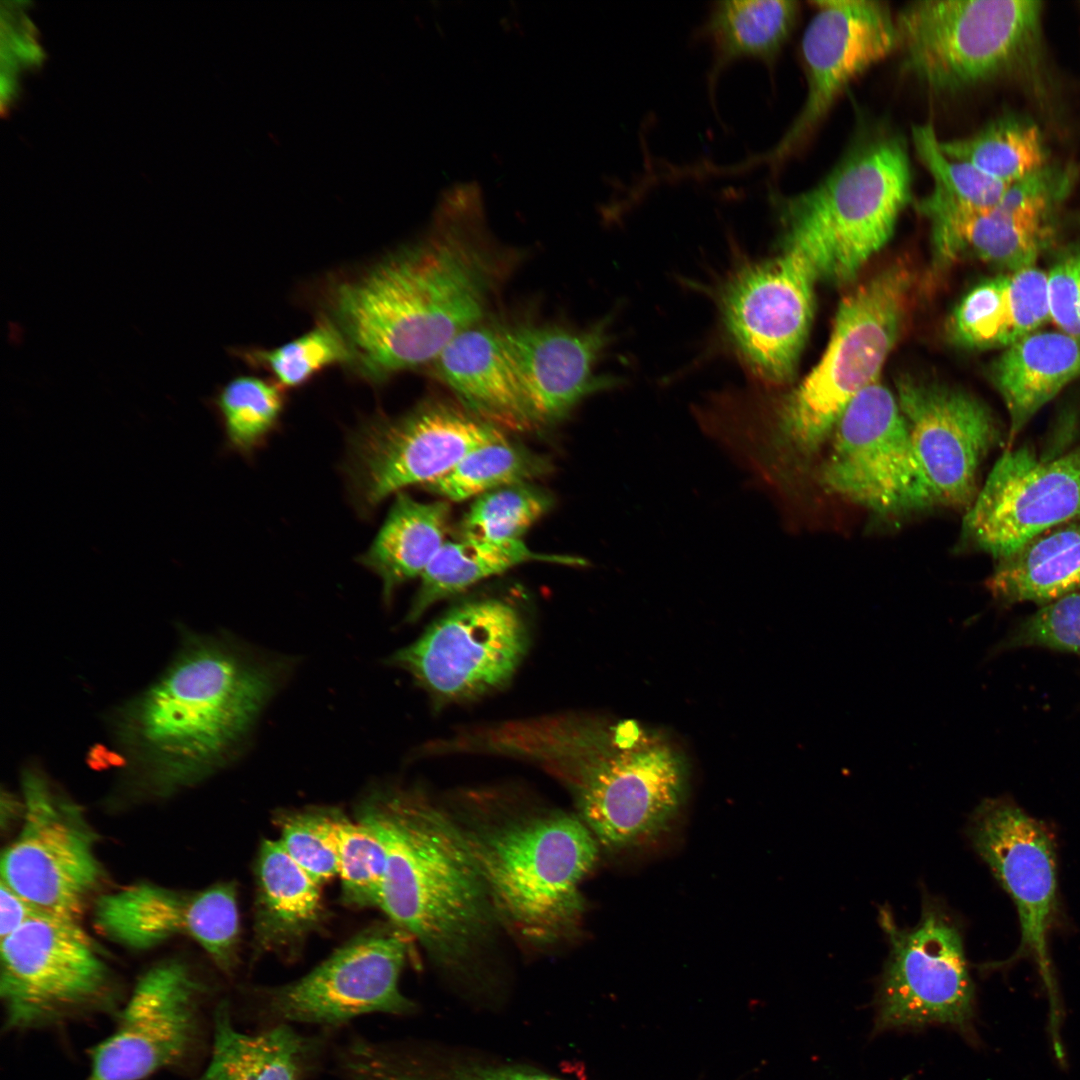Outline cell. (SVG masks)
I'll return each instance as SVG.
<instances>
[{
	"mask_svg": "<svg viewBox=\"0 0 1080 1080\" xmlns=\"http://www.w3.org/2000/svg\"><path fill=\"white\" fill-rule=\"evenodd\" d=\"M439 208L428 236L324 293L322 317L342 334L352 368L367 380L433 363L484 315L493 277L472 235L481 224L480 193L454 186Z\"/></svg>",
	"mask_w": 1080,
	"mask_h": 1080,
	"instance_id": "1",
	"label": "cell"
},
{
	"mask_svg": "<svg viewBox=\"0 0 1080 1080\" xmlns=\"http://www.w3.org/2000/svg\"><path fill=\"white\" fill-rule=\"evenodd\" d=\"M275 680L231 641L182 630L159 676L107 718L120 758L123 800H164L203 782L229 759Z\"/></svg>",
	"mask_w": 1080,
	"mask_h": 1080,
	"instance_id": "2",
	"label": "cell"
},
{
	"mask_svg": "<svg viewBox=\"0 0 1080 1080\" xmlns=\"http://www.w3.org/2000/svg\"><path fill=\"white\" fill-rule=\"evenodd\" d=\"M464 752L527 760L572 792L598 843L620 849L649 840L684 801L688 762L662 732L633 719L573 715L507 721L462 736Z\"/></svg>",
	"mask_w": 1080,
	"mask_h": 1080,
	"instance_id": "3",
	"label": "cell"
},
{
	"mask_svg": "<svg viewBox=\"0 0 1080 1080\" xmlns=\"http://www.w3.org/2000/svg\"><path fill=\"white\" fill-rule=\"evenodd\" d=\"M913 285L905 263L883 267L842 299L822 357L798 386L778 399L746 395L739 430L756 467L779 476L820 451L851 401L879 380L904 327Z\"/></svg>",
	"mask_w": 1080,
	"mask_h": 1080,
	"instance_id": "4",
	"label": "cell"
},
{
	"mask_svg": "<svg viewBox=\"0 0 1080 1080\" xmlns=\"http://www.w3.org/2000/svg\"><path fill=\"white\" fill-rule=\"evenodd\" d=\"M356 819L386 848L378 908L440 967L464 968L497 919L466 833L405 791L373 793Z\"/></svg>",
	"mask_w": 1080,
	"mask_h": 1080,
	"instance_id": "5",
	"label": "cell"
},
{
	"mask_svg": "<svg viewBox=\"0 0 1080 1080\" xmlns=\"http://www.w3.org/2000/svg\"><path fill=\"white\" fill-rule=\"evenodd\" d=\"M911 192L905 140L874 129L855 138L816 185L771 199L784 250L803 259L817 281L845 285L889 241Z\"/></svg>",
	"mask_w": 1080,
	"mask_h": 1080,
	"instance_id": "6",
	"label": "cell"
},
{
	"mask_svg": "<svg viewBox=\"0 0 1080 1080\" xmlns=\"http://www.w3.org/2000/svg\"><path fill=\"white\" fill-rule=\"evenodd\" d=\"M465 833L497 919L536 942L575 928L580 884L598 857V842L580 818L551 813Z\"/></svg>",
	"mask_w": 1080,
	"mask_h": 1080,
	"instance_id": "7",
	"label": "cell"
},
{
	"mask_svg": "<svg viewBox=\"0 0 1080 1080\" xmlns=\"http://www.w3.org/2000/svg\"><path fill=\"white\" fill-rule=\"evenodd\" d=\"M0 996L8 1032L56 1028L120 1008L112 971L79 921L40 911L1 939Z\"/></svg>",
	"mask_w": 1080,
	"mask_h": 1080,
	"instance_id": "8",
	"label": "cell"
},
{
	"mask_svg": "<svg viewBox=\"0 0 1080 1080\" xmlns=\"http://www.w3.org/2000/svg\"><path fill=\"white\" fill-rule=\"evenodd\" d=\"M1036 0H918L896 18L907 72L937 94H953L1014 65L1038 31Z\"/></svg>",
	"mask_w": 1080,
	"mask_h": 1080,
	"instance_id": "9",
	"label": "cell"
},
{
	"mask_svg": "<svg viewBox=\"0 0 1080 1080\" xmlns=\"http://www.w3.org/2000/svg\"><path fill=\"white\" fill-rule=\"evenodd\" d=\"M408 938L393 924L366 928L300 978L247 988L245 1015L265 1027L306 1024L325 1030L370 1014L408 1015L415 1004L399 985Z\"/></svg>",
	"mask_w": 1080,
	"mask_h": 1080,
	"instance_id": "10",
	"label": "cell"
},
{
	"mask_svg": "<svg viewBox=\"0 0 1080 1080\" xmlns=\"http://www.w3.org/2000/svg\"><path fill=\"white\" fill-rule=\"evenodd\" d=\"M889 942L876 995L874 1033L944 1025L971 1036L975 986L963 935L944 904L926 894L919 922L900 927L891 910H879Z\"/></svg>",
	"mask_w": 1080,
	"mask_h": 1080,
	"instance_id": "11",
	"label": "cell"
},
{
	"mask_svg": "<svg viewBox=\"0 0 1080 1080\" xmlns=\"http://www.w3.org/2000/svg\"><path fill=\"white\" fill-rule=\"evenodd\" d=\"M22 823L1 881L37 910L79 921L103 880L97 835L80 805L38 766L21 774Z\"/></svg>",
	"mask_w": 1080,
	"mask_h": 1080,
	"instance_id": "12",
	"label": "cell"
},
{
	"mask_svg": "<svg viewBox=\"0 0 1080 1080\" xmlns=\"http://www.w3.org/2000/svg\"><path fill=\"white\" fill-rule=\"evenodd\" d=\"M503 432L464 405L440 401L369 419L348 440L345 474L353 504L368 515L389 495L422 487L469 452L507 439Z\"/></svg>",
	"mask_w": 1080,
	"mask_h": 1080,
	"instance_id": "13",
	"label": "cell"
},
{
	"mask_svg": "<svg viewBox=\"0 0 1080 1080\" xmlns=\"http://www.w3.org/2000/svg\"><path fill=\"white\" fill-rule=\"evenodd\" d=\"M210 987L180 960L146 970L120 1006L113 1031L89 1051L85 1080H143L188 1067L210 1046Z\"/></svg>",
	"mask_w": 1080,
	"mask_h": 1080,
	"instance_id": "14",
	"label": "cell"
},
{
	"mask_svg": "<svg viewBox=\"0 0 1080 1080\" xmlns=\"http://www.w3.org/2000/svg\"><path fill=\"white\" fill-rule=\"evenodd\" d=\"M831 438L819 472L826 491L881 516L935 505L896 395L880 380L851 401Z\"/></svg>",
	"mask_w": 1080,
	"mask_h": 1080,
	"instance_id": "15",
	"label": "cell"
},
{
	"mask_svg": "<svg viewBox=\"0 0 1080 1080\" xmlns=\"http://www.w3.org/2000/svg\"><path fill=\"white\" fill-rule=\"evenodd\" d=\"M528 630L510 603L485 598L437 619L390 663L409 672L438 702H459L504 686L528 648Z\"/></svg>",
	"mask_w": 1080,
	"mask_h": 1080,
	"instance_id": "16",
	"label": "cell"
},
{
	"mask_svg": "<svg viewBox=\"0 0 1080 1080\" xmlns=\"http://www.w3.org/2000/svg\"><path fill=\"white\" fill-rule=\"evenodd\" d=\"M973 848L1013 901L1020 942L1000 965L1033 961L1051 995L1055 982L1049 939L1061 904L1057 849L1053 834L1007 797L986 798L970 815L967 829Z\"/></svg>",
	"mask_w": 1080,
	"mask_h": 1080,
	"instance_id": "17",
	"label": "cell"
},
{
	"mask_svg": "<svg viewBox=\"0 0 1080 1080\" xmlns=\"http://www.w3.org/2000/svg\"><path fill=\"white\" fill-rule=\"evenodd\" d=\"M1080 519V446L1040 454L1008 448L966 509L962 538L1002 560L1032 539Z\"/></svg>",
	"mask_w": 1080,
	"mask_h": 1080,
	"instance_id": "18",
	"label": "cell"
},
{
	"mask_svg": "<svg viewBox=\"0 0 1080 1080\" xmlns=\"http://www.w3.org/2000/svg\"><path fill=\"white\" fill-rule=\"evenodd\" d=\"M812 270L796 254L741 267L726 283L721 311L737 354L768 387L791 380L814 315Z\"/></svg>",
	"mask_w": 1080,
	"mask_h": 1080,
	"instance_id": "19",
	"label": "cell"
},
{
	"mask_svg": "<svg viewBox=\"0 0 1080 1080\" xmlns=\"http://www.w3.org/2000/svg\"><path fill=\"white\" fill-rule=\"evenodd\" d=\"M815 13L801 42L807 82L803 106L768 153L739 165L777 166L808 141L843 91L898 48L896 18L887 3L873 0L812 2Z\"/></svg>",
	"mask_w": 1080,
	"mask_h": 1080,
	"instance_id": "20",
	"label": "cell"
},
{
	"mask_svg": "<svg viewBox=\"0 0 1080 1080\" xmlns=\"http://www.w3.org/2000/svg\"><path fill=\"white\" fill-rule=\"evenodd\" d=\"M896 398L935 505L968 508L982 461L1002 440L991 410L947 384L901 376Z\"/></svg>",
	"mask_w": 1080,
	"mask_h": 1080,
	"instance_id": "21",
	"label": "cell"
},
{
	"mask_svg": "<svg viewBox=\"0 0 1080 1080\" xmlns=\"http://www.w3.org/2000/svg\"><path fill=\"white\" fill-rule=\"evenodd\" d=\"M94 922L106 937L129 949L146 950L188 936L225 975L232 976L239 966L241 926L233 881L197 891L133 884L100 896Z\"/></svg>",
	"mask_w": 1080,
	"mask_h": 1080,
	"instance_id": "22",
	"label": "cell"
},
{
	"mask_svg": "<svg viewBox=\"0 0 1080 1080\" xmlns=\"http://www.w3.org/2000/svg\"><path fill=\"white\" fill-rule=\"evenodd\" d=\"M1071 168L1046 164L1008 186L1000 201L980 212H956L929 221L933 258L949 265L965 255L1007 269L1035 266L1054 235V216L1074 183Z\"/></svg>",
	"mask_w": 1080,
	"mask_h": 1080,
	"instance_id": "23",
	"label": "cell"
},
{
	"mask_svg": "<svg viewBox=\"0 0 1080 1080\" xmlns=\"http://www.w3.org/2000/svg\"><path fill=\"white\" fill-rule=\"evenodd\" d=\"M537 426L560 421L588 394L607 384L594 374L605 344L601 326L503 328Z\"/></svg>",
	"mask_w": 1080,
	"mask_h": 1080,
	"instance_id": "24",
	"label": "cell"
},
{
	"mask_svg": "<svg viewBox=\"0 0 1080 1080\" xmlns=\"http://www.w3.org/2000/svg\"><path fill=\"white\" fill-rule=\"evenodd\" d=\"M432 364L439 379L477 416L502 430L537 427L503 328L476 324L466 329Z\"/></svg>",
	"mask_w": 1080,
	"mask_h": 1080,
	"instance_id": "25",
	"label": "cell"
},
{
	"mask_svg": "<svg viewBox=\"0 0 1080 1080\" xmlns=\"http://www.w3.org/2000/svg\"><path fill=\"white\" fill-rule=\"evenodd\" d=\"M329 1036L306 1034L291 1024L240 1031L221 1001L213 1010L208 1060L194 1080H310L322 1066Z\"/></svg>",
	"mask_w": 1080,
	"mask_h": 1080,
	"instance_id": "26",
	"label": "cell"
},
{
	"mask_svg": "<svg viewBox=\"0 0 1080 1080\" xmlns=\"http://www.w3.org/2000/svg\"><path fill=\"white\" fill-rule=\"evenodd\" d=\"M252 961L268 954L293 960L327 920L321 885L277 840L264 839L254 863Z\"/></svg>",
	"mask_w": 1080,
	"mask_h": 1080,
	"instance_id": "27",
	"label": "cell"
},
{
	"mask_svg": "<svg viewBox=\"0 0 1080 1080\" xmlns=\"http://www.w3.org/2000/svg\"><path fill=\"white\" fill-rule=\"evenodd\" d=\"M1009 414V443L1035 414L1080 377V341L1060 331H1035L1004 348L991 367Z\"/></svg>",
	"mask_w": 1080,
	"mask_h": 1080,
	"instance_id": "28",
	"label": "cell"
},
{
	"mask_svg": "<svg viewBox=\"0 0 1080 1080\" xmlns=\"http://www.w3.org/2000/svg\"><path fill=\"white\" fill-rule=\"evenodd\" d=\"M337 1080H562L510 1065L442 1059L394 1041L351 1034L337 1048Z\"/></svg>",
	"mask_w": 1080,
	"mask_h": 1080,
	"instance_id": "29",
	"label": "cell"
},
{
	"mask_svg": "<svg viewBox=\"0 0 1080 1080\" xmlns=\"http://www.w3.org/2000/svg\"><path fill=\"white\" fill-rule=\"evenodd\" d=\"M450 502L417 501L398 492L390 511L360 562L382 580L388 600L401 584L421 577L445 541Z\"/></svg>",
	"mask_w": 1080,
	"mask_h": 1080,
	"instance_id": "30",
	"label": "cell"
},
{
	"mask_svg": "<svg viewBox=\"0 0 1080 1080\" xmlns=\"http://www.w3.org/2000/svg\"><path fill=\"white\" fill-rule=\"evenodd\" d=\"M985 586L998 603L1045 605L1080 590V521L1051 529L999 560Z\"/></svg>",
	"mask_w": 1080,
	"mask_h": 1080,
	"instance_id": "31",
	"label": "cell"
},
{
	"mask_svg": "<svg viewBox=\"0 0 1080 1080\" xmlns=\"http://www.w3.org/2000/svg\"><path fill=\"white\" fill-rule=\"evenodd\" d=\"M799 3L787 0L715 2L702 34L712 48L710 87L731 63L743 58L771 66L797 22Z\"/></svg>",
	"mask_w": 1080,
	"mask_h": 1080,
	"instance_id": "32",
	"label": "cell"
},
{
	"mask_svg": "<svg viewBox=\"0 0 1080 1080\" xmlns=\"http://www.w3.org/2000/svg\"><path fill=\"white\" fill-rule=\"evenodd\" d=\"M549 562L568 566H583V558L543 554L530 549L523 541H483L458 539L443 544L420 577V585L407 615L415 621L432 605L454 596L472 585L499 575L518 565Z\"/></svg>",
	"mask_w": 1080,
	"mask_h": 1080,
	"instance_id": "33",
	"label": "cell"
},
{
	"mask_svg": "<svg viewBox=\"0 0 1080 1080\" xmlns=\"http://www.w3.org/2000/svg\"><path fill=\"white\" fill-rule=\"evenodd\" d=\"M939 145L948 157L969 163L1007 185L1048 164L1039 128L1015 117L995 120L970 136L940 141Z\"/></svg>",
	"mask_w": 1080,
	"mask_h": 1080,
	"instance_id": "34",
	"label": "cell"
},
{
	"mask_svg": "<svg viewBox=\"0 0 1080 1080\" xmlns=\"http://www.w3.org/2000/svg\"><path fill=\"white\" fill-rule=\"evenodd\" d=\"M912 140L934 184L932 191L917 203L923 216L988 210L1000 201L1009 186L969 163L945 155L930 123L915 125Z\"/></svg>",
	"mask_w": 1080,
	"mask_h": 1080,
	"instance_id": "35",
	"label": "cell"
},
{
	"mask_svg": "<svg viewBox=\"0 0 1080 1080\" xmlns=\"http://www.w3.org/2000/svg\"><path fill=\"white\" fill-rule=\"evenodd\" d=\"M550 471L546 457L505 439L469 452L422 487L449 502H460L503 486L531 483Z\"/></svg>",
	"mask_w": 1080,
	"mask_h": 1080,
	"instance_id": "36",
	"label": "cell"
},
{
	"mask_svg": "<svg viewBox=\"0 0 1080 1080\" xmlns=\"http://www.w3.org/2000/svg\"><path fill=\"white\" fill-rule=\"evenodd\" d=\"M283 390L274 381L248 375L220 388L212 404L231 450L248 454L263 443L280 420Z\"/></svg>",
	"mask_w": 1080,
	"mask_h": 1080,
	"instance_id": "37",
	"label": "cell"
},
{
	"mask_svg": "<svg viewBox=\"0 0 1080 1080\" xmlns=\"http://www.w3.org/2000/svg\"><path fill=\"white\" fill-rule=\"evenodd\" d=\"M237 353L249 365L269 372L282 389L300 387L329 367L352 363L342 334L323 317L308 332L283 345Z\"/></svg>",
	"mask_w": 1080,
	"mask_h": 1080,
	"instance_id": "38",
	"label": "cell"
},
{
	"mask_svg": "<svg viewBox=\"0 0 1080 1080\" xmlns=\"http://www.w3.org/2000/svg\"><path fill=\"white\" fill-rule=\"evenodd\" d=\"M553 497L531 483L503 486L476 498L457 525L458 539L520 540L552 507Z\"/></svg>",
	"mask_w": 1080,
	"mask_h": 1080,
	"instance_id": "39",
	"label": "cell"
},
{
	"mask_svg": "<svg viewBox=\"0 0 1080 1080\" xmlns=\"http://www.w3.org/2000/svg\"><path fill=\"white\" fill-rule=\"evenodd\" d=\"M947 330L954 344L967 349L1006 348L1016 342L1008 274L969 290L954 308Z\"/></svg>",
	"mask_w": 1080,
	"mask_h": 1080,
	"instance_id": "40",
	"label": "cell"
},
{
	"mask_svg": "<svg viewBox=\"0 0 1080 1080\" xmlns=\"http://www.w3.org/2000/svg\"><path fill=\"white\" fill-rule=\"evenodd\" d=\"M338 875L342 903L351 908L379 907L387 853L380 836L367 824L337 819Z\"/></svg>",
	"mask_w": 1080,
	"mask_h": 1080,
	"instance_id": "41",
	"label": "cell"
},
{
	"mask_svg": "<svg viewBox=\"0 0 1080 1080\" xmlns=\"http://www.w3.org/2000/svg\"><path fill=\"white\" fill-rule=\"evenodd\" d=\"M339 812L328 808L282 811L274 820L283 849L321 886L338 875Z\"/></svg>",
	"mask_w": 1080,
	"mask_h": 1080,
	"instance_id": "42",
	"label": "cell"
},
{
	"mask_svg": "<svg viewBox=\"0 0 1080 1080\" xmlns=\"http://www.w3.org/2000/svg\"><path fill=\"white\" fill-rule=\"evenodd\" d=\"M1040 647L1080 655V592L1042 605L995 649Z\"/></svg>",
	"mask_w": 1080,
	"mask_h": 1080,
	"instance_id": "43",
	"label": "cell"
},
{
	"mask_svg": "<svg viewBox=\"0 0 1080 1080\" xmlns=\"http://www.w3.org/2000/svg\"><path fill=\"white\" fill-rule=\"evenodd\" d=\"M1050 321L1080 341V240L1059 252L1047 272Z\"/></svg>",
	"mask_w": 1080,
	"mask_h": 1080,
	"instance_id": "44",
	"label": "cell"
},
{
	"mask_svg": "<svg viewBox=\"0 0 1080 1080\" xmlns=\"http://www.w3.org/2000/svg\"><path fill=\"white\" fill-rule=\"evenodd\" d=\"M1016 341L1050 321L1047 273L1035 266L1008 273Z\"/></svg>",
	"mask_w": 1080,
	"mask_h": 1080,
	"instance_id": "45",
	"label": "cell"
},
{
	"mask_svg": "<svg viewBox=\"0 0 1080 1080\" xmlns=\"http://www.w3.org/2000/svg\"><path fill=\"white\" fill-rule=\"evenodd\" d=\"M37 910L26 899L1 881L0 885V937H7L21 927ZM41 912V911H40Z\"/></svg>",
	"mask_w": 1080,
	"mask_h": 1080,
	"instance_id": "46",
	"label": "cell"
},
{
	"mask_svg": "<svg viewBox=\"0 0 1080 1080\" xmlns=\"http://www.w3.org/2000/svg\"><path fill=\"white\" fill-rule=\"evenodd\" d=\"M902 1080H909V1077H908V1076H906V1077H904V1078H903Z\"/></svg>",
	"mask_w": 1080,
	"mask_h": 1080,
	"instance_id": "47",
	"label": "cell"
}]
</instances>
